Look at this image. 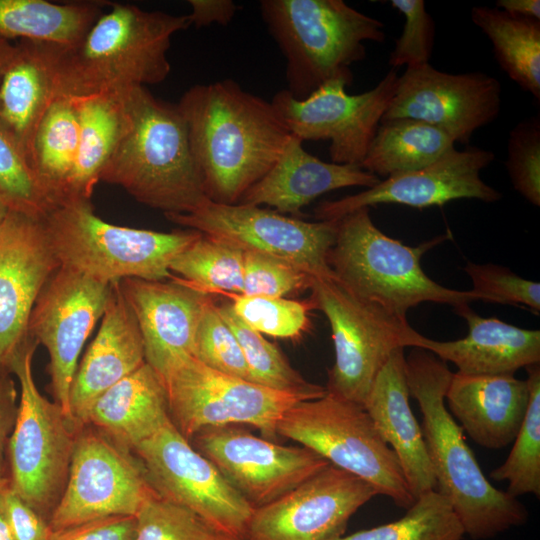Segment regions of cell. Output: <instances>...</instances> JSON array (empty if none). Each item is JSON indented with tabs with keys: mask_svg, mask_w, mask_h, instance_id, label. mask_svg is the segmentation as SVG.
<instances>
[{
	"mask_svg": "<svg viewBox=\"0 0 540 540\" xmlns=\"http://www.w3.org/2000/svg\"><path fill=\"white\" fill-rule=\"evenodd\" d=\"M445 400L452 417L471 439L487 449L512 443L522 425L529 391L512 374L452 373Z\"/></svg>",
	"mask_w": 540,
	"mask_h": 540,
	"instance_id": "26",
	"label": "cell"
},
{
	"mask_svg": "<svg viewBox=\"0 0 540 540\" xmlns=\"http://www.w3.org/2000/svg\"><path fill=\"white\" fill-rule=\"evenodd\" d=\"M169 419L165 384L145 362L93 402L86 425L132 451Z\"/></svg>",
	"mask_w": 540,
	"mask_h": 540,
	"instance_id": "29",
	"label": "cell"
},
{
	"mask_svg": "<svg viewBox=\"0 0 540 540\" xmlns=\"http://www.w3.org/2000/svg\"><path fill=\"white\" fill-rule=\"evenodd\" d=\"M494 158L492 151L480 147L453 148L429 166L389 176L353 195L322 201L314 214L317 220H338L359 208L378 204L427 208L457 199L496 202L501 193L480 176Z\"/></svg>",
	"mask_w": 540,
	"mask_h": 540,
	"instance_id": "20",
	"label": "cell"
},
{
	"mask_svg": "<svg viewBox=\"0 0 540 540\" xmlns=\"http://www.w3.org/2000/svg\"><path fill=\"white\" fill-rule=\"evenodd\" d=\"M455 148L454 140L426 122L396 118L381 121L360 164L377 177H389L429 166Z\"/></svg>",
	"mask_w": 540,
	"mask_h": 540,
	"instance_id": "33",
	"label": "cell"
},
{
	"mask_svg": "<svg viewBox=\"0 0 540 540\" xmlns=\"http://www.w3.org/2000/svg\"><path fill=\"white\" fill-rule=\"evenodd\" d=\"M193 357L211 369L252 382L241 346L213 299L201 314Z\"/></svg>",
	"mask_w": 540,
	"mask_h": 540,
	"instance_id": "42",
	"label": "cell"
},
{
	"mask_svg": "<svg viewBox=\"0 0 540 540\" xmlns=\"http://www.w3.org/2000/svg\"><path fill=\"white\" fill-rule=\"evenodd\" d=\"M260 13L286 60L287 90L305 99L332 79L353 82L365 42H383L384 24L343 0H262Z\"/></svg>",
	"mask_w": 540,
	"mask_h": 540,
	"instance_id": "6",
	"label": "cell"
},
{
	"mask_svg": "<svg viewBox=\"0 0 540 540\" xmlns=\"http://www.w3.org/2000/svg\"><path fill=\"white\" fill-rule=\"evenodd\" d=\"M310 300L326 316L335 352L326 392L363 405L371 386L397 349L415 348L420 333L407 319L363 299L335 277H313Z\"/></svg>",
	"mask_w": 540,
	"mask_h": 540,
	"instance_id": "9",
	"label": "cell"
},
{
	"mask_svg": "<svg viewBox=\"0 0 540 540\" xmlns=\"http://www.w3.org/2000/svg\"><path fill=\"white\" fill-rule=\"evenodd\" d=\"M164 215L177 225L243 251L284 260L312 277H335L328 254L335 241L337 220L309 222L260 206L212 201L191 213Z\"/></svg>",
	"mask_w": 540,
	"mask_h": 540,
	"instance_id": "14",
	"label": "cell"
},
{
	"mask_svg": "<svg viewBox=\"0 0 540 540\" xmlns=\"http://www.w3.org/2000/svg\"><path fill=\"white\" fill-rule=\"evenodd\" d=\"M127 124L100 181L126 190L164 214L191 213L210 200L177 105L145 87L123 89Z\"/></svg>",
	"mask_w": 540,
	"mask_h": 540,
	"instance_id": "4",
	"label": "cell"
},
{
	"mask_svg": "<svg viewBox=\"0 0 540 540\" xmlns=\"http://www.w3.org/2000/svg\"><path fill=\"white\" fill-rule=\"evenodd\" d=\"M529 401L522 425L506 460L491 471V478L507 481V493L540 496V365L526 367Z\"/></svg>",
	"mask_w": 540,
	"mask_h": 540,
	"instance_id": "37",
	"label": "cell"
},
{
	"mask_svg": "<svg viewBox=\"0 0 540 540\" xmlns=\"http://www.w3.org/2000/svg\"><path fill=\"white\" fill-rule=\"evenodd\" d=\"M171 421L188 440L210 427L248 424L266 439L277 436L284 413L306 397L211 369L191 356L164 381Z\"/></svg>",
	"mask_w": 540,
	"mask_h": 540,
	"instance_id": "12",
	"label": "cell"
},
{
	"mask_svg": "<svg viewBox=\"0 0 540 540\" xmlns=\"http://www.w3.org/2000/svg\"><path fill=\"white\" fill-rule=\"evenodd\" d=\"M43 224L60 267L104 283L170 280V263L200 235L191 229L159 232L114 225L95 214L91 201L59 205Z\"/></svg>",
	"mask_w": 540,
	"mask_h": 540,
	"instance_id": "7",
	"label": "cell"
},
{
	"mask_svg": "<svg viewBox=\"0 0 540 540\" xmlns=\"http://www.w3.org/2000/svg\"><path fill=\"white\" fill-rule=\"evenodd\" d=\"M0 540H13L7 522L0 509Z\"/></svg>",
	"mask_w": 540,
	"mask_h": 540,
	"instance_id": "53",
	"label": "cell"
},
{
	"mask_svg": "<svg viewBox=\"0 0 540 540\" xmlns=\"http://www.w3.org/2000/svg\"><path fill=\"white\" fill-rule=\"evenodd\" d=\"M56 97L54 44L19 40L0 76V122L28 161L36 129Z\"/></svg>",
	"mask_w": 540,
	"mask_h": 540,
	"instance_id": "28",
	"label": "cell"
},
{
	"mask_svg": "<svg viewBox=\"0 0 540 540\" xmlns=\"http://www.w3.org/2000/svg\"><path fill=\"white\" fill-rule=\"evenodd\" d=\"M136 317L121 290L112 283L100 328L78 363L70 391V411L78 427L86 425L93 402L145 363Z\"/></svg>",
	"mask_w": 540,
	"mask_h": 540,
	"instance_id": "23",
	"label": "cell"
},
{
	"mask_svg": "<svg viewBox=\"0 0 540 540\" xmlns=\"http://www.w3.org/2000/svg\"><path fill=\"white\" fill-rule=\"evenodd\" d=\"M177 107L206 195L215 203L237 204L291 136L271 101L232 79L192 86Z\"/></svg>",
	"mask_w": 540,
	"mask_h": 540,
	"instance_id": "1",
	"label": "cell"
},
{
	"mask_svg": "<svg viewBox=\"0 0 540 540\" xmlns=\"http://www.w3.org/2000/svg\"><path fill=\"white\" fill-rule=\"evenodd\" d=\"M403 517L337 540H462L464 530L449 501L436 490L417 497Z\"/></svg>",
	"mask_w": 540,
	"mask_h": 540,
	"instance_id": "38",
	"label": "cell"
},
{
	"mask_svg": "<svg viewBox=\"0 0 540 540\" xmlns=\"http://www.w3.org/2000/svg\"><path fill=\"white\" fill-rule=\"evenodd\" d=\"M12 373L0 369V477L7 476V447L18 413V393Z\"/></svg>",
	"mask_w": 540,
	"mask_h": 540,
	"instance_id": "49",
	"label": "cell"
},
{
	"mask_svg": "<svg viewBox=\"0 0 540 540\" xmlns=\"http://www.w3.org/2000/svg\"><path fill=\"white\" fill-rule=\"evenodd\" d=\"M216 307L241 346L252 382L274 390L299 394L309 400L326 394L325 387L307 381L274 344L243 323L230 303L216 304Z\"/></svg>",
	"mask_w": 540,
	"mask_h": 540,
	"instance_id": "36",
	"label": "cell"
},
{
	"mask_svg": "<svg viewBox=\"0 0 540 540\" xmlns=\"http://www.w3.org/2000/svg\"><path fill=\"white\" fill-rule=\"evenodd\" d=\"M192 438L194 448L253 508L277 500L329 465L306 447L280 445L235 425L206 428Z\"/></svg>",
	"mask_w": 540,
	"mask_h": 540,
	"instance_id": "17",
	"label": "cell"
},
{
	"mask_svg": "<svg viewBox=\"0 0 540 540\" xmlns=\"http://www.w3.org/2000/svg\"><path fill=\"white\" fill-rule=\"evenodd\" d=\"M111 289L112 283L59 267L42 288L30 315L29 336L49 355L54 402L74 424L70 411L73 378L81 351L102 318Z\"/></svg>",
	"mask_w": 540,
	"mask_h": 540,
	"instance_id": "16",
	"label": "cell"
},
{
	"mask_svg": "<svg viewBox=\"0 0 540 540\" xmlns=\"http://www.w3.org/2000/svg\"><path fill=\"white\" fill-rule=\"evenodd\" d=\"M409 396L404 349H397L376 376L363 407L395 453L410 493L416 499L436 490V480Z\"/></svg>",
	"mask_w": 540,
	"mask_h": 540,
	"instance_id": "24",
	"label": "cell"
},
{
	"mask_svg": "<svg viewBox=\"0 0 540 540\" xmlns=\"http://www.w3.org/2000/svg\"><path fill=\"white\" fill-rule=\"evenodd\" d=\"M15 44L10 40L0 37V76L14 52Z\"/></svg>",
	"mask_w": 540,
	"mask_h": 540,
	"instance_id": "52",
	"label": "cell"
},
{
	"mask_svg": "<svg viewBox=\"0 0 540 540\" xmlns=\"http://www.w3.org/2000/svg\"><path fill=\"white\" fill-rule=\"evenodd\" d=\"M505 166L514 189L540 206V117L520 121L510 131Z\"/></svg>",
	"mask_w": 540,
	"mask_h": 540,
	"instance_id": "43",
	"label": "cell"
},
{
	"mask_svg": "<svg viewBox=\"0 0 540 540\" xmlns=\"http://www.w3.org/2000/svg\"><path fill=\"white\" fill-rule=\"evenodd\" d=\"M156 491L132 451L108 436L79 427L66 486L48 524L59 530L111 516H136Z\"/></svg>",
	"mask_w": 540,
	"mask_h": 540,
	"instance_id": "13",
	"label": "cell"
},
{
	"mask_svg": "<svg viewBox=\"0 0 540 540\" xmlns=\"http://www.w3.org/2000/svg\"><path fill=\"white\" fill-rule=\"evenodd\" d=\"M377 491L331 464L277 500L254 508L246 540H337Z\"/></svg>",
	"mask_w": 540,
	"mask_h": 540,
	"instance_id": "19",
	"label": "cell"
},
{
	"mask_svg": "<svg viewBox=\"0 0 540 540\" xmlns=\"http://www.w3.org/2000/svg\"><path fill=\"white\" fill-rule=\"evenodd\" d=\"M0 201L9 211L44 219L54 208L28 158L0 122Z\"/></svg>",
	"mask_w": 540,
	"mask_h": 540,
	"instance_id": "39",
	"label": "cell"
},
{
	"mask_svg": "<svg viewBox=\"0 0 540 540\" xmlns=\"http://www.w3.org/2000/svg\"><path fill=\"white\" fill-rule=\"evenodd\" d=\"M135 519L134 540H223L226 537L190 510L157 492L145 500Z\"/></svg>",
	"mask_w": 540,
	"mask_h": 540,
	"instance_id": "41",
	"label": "cell"
},
{
	"mask_svg": "<svg viewBox=\"0 0 540 540\" xmlns=\"http://www.w3.org/2000/svg\"><path fill=\"white\" fill-rule=\"evenodd\" d=\"M501 85L483 72L452 74L430 63L406 68L381 121L410 118L426 122L467 144L476 130L497 119Z\"/></svg>",
	"mask_w": 540,
	"mask_h": 540,
	"instance_id": "18",
	"label": "cell"
},
{
	"mask_svg": "<svg viewBox=\"0 0 540 540\" xmlns=\"http://www.w3.org/2000/svg\"><path fill=\"white\" fill-rule=\"evenodd\" d=\"M312 278L284 260L244 251L243 295L285 297L309 289Z\"/></svg>",
	"mask_w": 540,
	"mask_h": 540,
	"instance_id": "45",
	"label": "cell"
},
{
	"mask_svg": "<svg viewBox=\"0 0 540 540\" xmlns=\"http://www.w3.org/2000/svg\"><path fill=\"white\" fill-rule=\"evenodd\" d=\"M409 393L422 413V433L436 480V491L450 503L464 533L487 539L524 524L527 509L498 490L483 474L464 431L445 405L452 372L433 353L413 348L405 357Z\"/></svg>",
	"mask_w": 540,
	"mask_h": 540,
	"instance_id": "2",
	"label": "cell"
},
{
	"mask_svg": "<svg viewBox=\"0 0 540 540\" xmlns=\"http://www.w3.org/2000/svg\"><path fill=\"white\" fill-rule=\"evenodd\" d=\"M379 181V177L359 165L320 160L291 135L273 166L238 203L267 205L281 214L299 215L305 206L327 192L351 186L370 188Z\"/></svg>",
	"mask_w": 540,
	"mask_h": 540,
	"instance_id": "25",
	"label": "cell"
},
{
	"mask_svg": "<svg viewBox=\"0 0 540 540\" xmlns=\"http://www.w3.org/2000/svg\"><path fill=\"white\" fill-rule=\"evenodd\" d=\"M448 238L437 236L418 246L403 244L383 233L369 208H359L337 220L328 264L335 278L355 295L407 319V312L424 302L456 310L481 301L472 290H455L432 280L421 267L422 256Z\"/></svg>",
	"mask_w": 540,
	"mask_h": 540,
	"instance_id": "5",
	"label": "cell"
},
{
	"mask_svg": "<svg viewBox=\"0 0 540 540\" xmlns=\"http://www.w3.org/2000/svg\"><path fill=\"white\" fill-rule=\"evenodd\" d=\"M0 509L13 540H49L48 522L12 489L8 478L0 488Z\"/></svg>",
	"mask_w": 540,
	"mask_h": 540,
	"instance_id": "47",
	"label": "cell"
},
{
	"mask_svg": "<svg viewBox=\"0 0 540 540\" xmlns=\"http://www.w3.org/2000/svg\"><path fill=\"white\" fill-rule=\"evenodd\" d=\"M399 75L390 69L370 90L350 95L344 79H332L305 99L287 89L271 100L290 134L302 142L328 140L331 162L359 165L375 136L397 87Z\"/></svg>",
	"mask_w": 540,
	"mask_h": 540,
	"instance_id": "15",
	"label": "cell"
},
{
	"mask_svg": "<svg viewBox=\"0 0 540 540\" xmlns=\"http://www.w3.org/2000/svg\"><path fill=\"white\" fill-rule=\"evenodd\" d=\"M223 540H246V539H236V538L224 537Z\"/></svg>",
	"mask_w": 540,
	"mask_h": 540,
	"instance_id": "56",
	"label": "cell"
},
{
	"mask_svg": "<svg viewBox=\"0 0 540 540\" xmlns=\"http://www.w3.org/2000/svg\"><path fill=\"white\" fill-rule=\"evenodd\" d=\"M152 488L219 534L246 539L254 508L171 421L133 450Z\"/></svg>",
	"mask_w": 540,
	"mask_h": 540,
	"instance_id": "11",
	"label": "cell"
},
{
	"mask_svg": "<svg viewBox=\"0 0 540 540\" xmlns=\"http://www.w3.org/2000/svg\"><path fill=\"white\" fill-rule=\"evenodd\" d=\"M120 286L138 322L145 361L164 382L193 356L198 323L212 297L176 276L169 281L126 278Z\"/></svg>",
	"mask_w": 540,
	"mask_h": 540,
	"instance_id": "22",
	"label": "cell"
},
{
	"mask_svg": "<svg viewBox=\"0 0 540 540\" xmlns=\"http://www.w3.org/2000/svg\"><path fill=\"white\" fill-rule=\"evenodd\" d=\"M8 212H9L8 208L0 201V223L6 217Z\"/></svg>",
	"mask_w": 540,
	"mask_h": 540,
	"instance_id": "54",
	"label": "cell"
},
{
	"mask_svg": "<svg viewBox=\"0 0 540 540\" xmlns=\"http://www.w3.org/2000/svg\"><path fill=\"white\" fill-rule=\"evenodd\" d=\"M464 271L472 281L471 289L481 301L527 307L540 312V284L522 278L510 269L495 264L468 262Z\"/></svg>",
	"mask_w": 540,
	"mask_h": 540,
	"instance_id": "44",
	"label": "cell"
},
{
	"mask_svg": "<svg viewBox=\"0 0 540 540\" xmlns=\"http://www.w3.org/2000/svg\"><path fill=\"white\" fill-rule=\"evenodd\" d=\"M78 137V115L73 97L57 96L36 129L29 159L54 208L69 200Z\"/></svg>",
	"mask_w": 540,
	"mask_h": 540,
	"instance_id": "32",
	"label": "cell"
},
{
	"mask_svg": "<svg viewBox=\"0 0 540 540\" xmlns=\"http://www.w3.org/2000/svg\"><path fill=\"white\" fill-rule=\"evenodd\" d=\"M244 251L224 240L203 234L170 263L169 271L209 295L242 294Z\"/></svg>",
	"mask_w": 540,
	"mask_h": 540,
	"instance_id": "35",
	"label": "cell"
},
{
	"mask_svg": "<svg viewBox=\"0 0 540 540\" xmlns=\"http://www.w3.org/2000/svg\"><path fill=\"white\" fill-rule=\"evenodd\" d=\"M122 90L71 96L78 115L79 137L68 202L91 201L94 187L127 124Z\"/></svg>",
	"mask_w": 540,
	"mask_h": 540,
	"instance_id": "30",
	"label": "cell"
},
{
	"mask_svg": "<svg viewBox=\"0 0 540 540\" xmlns=\"http://www.w3.org/2000/svg\"><path fill=\"white\" fill-rule=\"evenodd\" d=\"M470 15L490 40L502 71L539 101L540 20L513 16L488 6H474Z\"/></svg>",
	"mask_w": 540,
	"mask_h": 540,
	"instance_id": "34",
	"label": "cell"
},
{
	"mask_svg": "<svg viewBox=\"0 0 540 540\" xmlns=\"http://www.w3.org/2000/svg\"><path fill=\"white\" fill-rule=\"evenodd\" d=\"M495 7L513 16L540 20L539 0H497Z\"/></svg>",
	"mask_w": 540,
	"mask_h": 540,
	"instance_id": "51",
	"label": "cell"
},
{
	"mask_svg": "<svg viewBox=\"0 0 540 540\" xmlns=\"http://www.w3.org/2000/svg\"><path fill=\"white\" fill-rule=\"evenodd\" d=\"M390 4L405 17L403 30L391 51V69L428 64L433 52L435 24L423 0H391Z\"/></svg>",
	"mask_w": 540,
	"mask_h": 540,
	"instance_id": "46",
	"label": "cell"
},
{
	"mask_svg": "<svg viewBox=\"0 0 540 540\" xmlns=\"http://www.w3.org/2000/svg\"><path fill=\"white\" fill-rule=\"evenodd\" d=\"M187 15L109 2L75 44H54L57 96H86L163 82L171 39Z\"/></svg>",
	"mask_w": 540,
	"mask_h": 540,
	"instance_id": "3",
	"label": "cell"
},
{
	"mask_svg": "<svg viewBox=\"0 0 540 540\" xmlns=\"http://www.w3.org/2000/svg\"><path fill=\"white\" fill-rule=\"evenodd\" d=\"M37 345L32 339L11 367L20 399L7 447V476L12 489L43 516L51 515L64 491L79 427L39 391L32 372Z\"/></svg>",
	"mask_w": 540,
	"mask_h": 540,
	"instance_id": "10",
	"label": "cell"
},
{
	"mask_svg": "<svg viewBox=\"0 0 540 540\" xmlns=\"http://www.w3.org/2000/svg\"><path fill=\"white\" fill-rule=\"evenodd\" d=\"M59 267L43 219L9 211L0 223V369L11 372L32 340V309Z\"/></svg>",
	"mask_w": 540,
	"mask_h": 540,
	"instance_id": "21",
	"label": "cell"
},
{
	"mask_svg": "<svg viewBox=\"0 0 540 540\" xmlns=\"http://www.w3.org/2000/svg\"><path fill=\"white\" fill-rule=\"evenodd\" d=\"M109 2L0 0V37L70 46L77 43Z\"/></svg>",
	"mask_w": 540,
	"mask_h": 540,
	"instance_id": "31",
	"label": "cell"
},
{
	"mask_svg": "<svg viewBox=\"0 0 540 540\" xmlns=\"http://www.w3.org/2000/svg\"><path fill=\"white\" fill-rule=\"evenodd\" d=\"M134 516H111L52 530L49 540H134Z\"/></svg>",
	"mask_w": 540,
	"mask_h": 540,
	"instance_id": "48",
	"label": "cell"
},
{
	"mask_svg": "<svg viewBox=\"0 0 540 540\" xmlns=\"http://www.w3.org/2000/svg\"><path fill=\"white\" fill-rule=\"evenodd\" d=\"M191 12L187 15L190 26L196 28L209 26L213 23L227 25L238 10V5L232 0H189Z\"/></svg>",
	"mask_w": 540,
	"mask_h": 540,
	"instance_id": "50",
	"label": "cell"
},
{
	"mask_svg": "<svg viewBox=\"0 0 540 540\" xmlns=\"http://www.w3.org/2000/svg\"><path fill=\"white\" fill-rule=\"evenodd\" d=\"M233 311L252 330L275 338L299 339L311 327V300L225 293Z\"/></svg>",
	"mask_w": 540,
	"mask_h": 540,
	"instance_id": "40",
	"label": "cell"
},
{
	"mask_svg": "<svg viewBox=\"0 0 540 540\" xmlns=\"http://www.w3.org/2000/svg\"><path fill=\"white\" fill-rule=\"evenodd\" d=\"M277 435L298 442L407 509L415 501L399 462L363 405L328 392L289 408Z\"/></svg>",
	"mask_w": 540,
	"mask_h": 540,
	"instance_id": "8",
	"label": "cell"
},
{
	"mask_svg": "<svg viewBox=\"0 0 540 540\" xmlns=\"http://www.w3.org/2000/svg\"><path fill=\"white\" fill-rule=\"evenodd\" d=\"M468 324L464 338L438 341L420 335L415 348L451 362L467 375L512 374L540 363V331L476 314L468 305L455 310Z\"/></svg>",
	"mask_w": 540,
	"mask_h": 540,
	"instance_id": "27",
	"label": "cell"
},
{
	"mask_svg": "<svg viewBox=\"0 0 540 540\" xmlns=\"http://www.w3.org/2000/svg\"><path fill=\"white\" fill-rule=\"evenodd\" d=\"M7 478H8V476L0 477V488L3 485V483L6 481Z\"/></svg>",
	"mask_w": 540,
	"mask_h": 540,
	"instance_id": "55",
	"label": "cell"
}]
</instances>
